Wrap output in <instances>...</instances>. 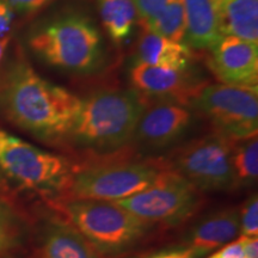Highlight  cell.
<instances>
[{
  "label": "cell",
  "mask_w": 258,
  "mask_h": 258,
  "mask_svg": "<svg viewBox=\"0 0 258 258\" xmlns=\"http://www.w3.org/2000/svg\"><path fill=\"white\" fill-rule=\"evenodd\" d=\"M0 98L12 123L49 144L67 140L80 105V98L42 78L23 60L10 67Z\"/></svg>",
  "instance_id": "obj_1"
},
{
  "label": "cell",
  "mask_w": 258,
  "mask_h": 258,
  "mask_svg": "<svg viewBox=\"0 0 258 258\" xmlns=\"http://www.w3.org/2000/svg\"><path fill=\"white\" fill-rule=\"evenodd\" d=\"M146 105L134 89L92 93L80 99L66 141L91 152L120 150L133 140Z\"/></svg>",
  "instance_id": "obj_2"
},
{
  "label": "cell",
  "mask_w": 258,
  "mask_h": 258,
  "mask_svg": "<svg viewBox=\"0 0 258 258\" xmlns=\"http://www.w3.org/2000/svg\"><path fill=\"white\" fill-rule=\"evenodd\" d=\"M29 46L47 63L72 73H91L103 59L99 30L79 14L63 15L36 29Z\"/></svg>",
  "instance_id": "obj_3"
},
{
  "label": "cell",
  "mask_w": 258,
  "mask_h": 258,
  "mask_svg": "<svg viewBox=\"0 0 258 258\" xmlns=\"http://www.w3.org/2000/svg\"><path fill=\"white\" fill-rule=\"evenodd\" d=\"M57 209L102 254H117L137 245L152 225L116 202L98 200H61Z\"/></svg>",
  "instance_id": "obj_4"
},
{
  "label": "cell",
  "mask_w": 258,
  "mask_h": 258,
  "mask_svg": "<svg viewBox=\"0 0 258 258\" xmlns=\"http://www.w3.org/2000/svg\"><path fill=\"white\" fill-rule=\"evenodd\" d=\"M0 170L22 188L61 196L76 167L67 158L41 150L0 129Z\"/></svg>",
  "instance_id": "obj_5"
},
{
  "label": "cell",
  "mask_w": 258,
  "mask_h": 258,
  "mask_svg": "<svg viewBox=\"0 0 258 258\" xmlns=\"http://www.w3.org/2000/svg\"><path fill=\"white\" fill-rule=\"evenodd\" d=\"M161 170L160 164L133 161L96 164L76 169L60 198L120 201L152 185Z\"/></svg>",
  "instance_id": "obj_6"
},
{
  "label": "cell",
  "mask_w": 258,
  "mask_h": 258,
  "mask_svg": "<svg viewBox=\"0 0 258 258\" xmlns=\"http://www.w3.org/2000/svg\"><path fill=\"white\" fill-rule=\"evenodd\" d=\"M116 203L147 224L173 227L198 212L202 195L184 177L163 167L152 185Z\"/></svg>",
  "instance_id": "obj_7"
},
{
  "label": "cell",
  "mask_w": 258,
  "mask_h": 258,
  "mask_svg": "<svg viewBox=\"0 0 258 258\" xmlns=\"http://www.w3.org/2000/svg\"><path fill=\"white\" fill-rule=\"evenodd\" d=\"M234 141L214 133L179 147L170 160L159 163L179 173L200 191H226L235 188L232 148Z\"/></svg>",
  "instance_id": "obj_8"
},
{
  "label": "cell",
  "mask_w": 258,
  "mask_h": 258,
  "mask_svg": "<svg viewBox=\"0 0 258 258\" xmlns=\"http://www.w3.org/2000/svg\"><path fill=\"white\" fill-rule=\"evenodd\" d=\"M191 106L209 121L214 133L239 141L258 131V86L213 84L200 90Z\"/></svg>",
  "instance_id": "obj_9"
},
{
  "label": "cell",
  "mask_w": 258,
  "mask_h": 258,
  "mask_svg": "<svg viewBox=\"0 0 258 258\" xmlns=\"http://www.w3.org/2000/svg\"><path fill=\"white\" fill-rule=\"evenodd\" d=\"M134 90L145 99L173 102L191 106L192 99L203 86L186 69L150 66L137 62L131 70Z\"/></svg>",
  "instance_id": "obj_10"
},
{
  "label": "cell",
  "mask_w": 258,
  "mask_h": 258,
  "mask_svg": "<svg viewBox=\"0 0 258 258\" xmlns=\"http://www.w3.org/2000/svg\"><path fill=\"white\" fill-rule=\"evenodd\" d=\"M192 118L190 106L178 103L157 102L148 108L146 105L133 140L147 150H164L184 137Z\"/></svg>",
  "instance_id": "obj_11"
},
{
  "label": "cell",
  "mask_w": 258,
  "mask_h": 258,
  "mask_svg": "<svg viewBox=\"0 0 258 258\" xmlns=\"http://www.w3.org/2000/svg\"><path fill=\"white\" fill-rule=\"evenodd\" d=\"M208 63L221 84L258 86V44L234 36H221L211 48Z\"/></svg>",
  "instance_id": "obj_12"
},
{
  "label": "cell",
  "mask_w": 258,
  "mask_h": 258,
  "mask_svg": "<svg viewBox=\"0 0 258 258\" xmlns=\"http://www.w3.org/2000/svg\"><path fill=\"white\" fill-rule=\"evenodd\" d=\"M239 234V209L228 208L213 213L192 228L186 245L203 257L231 243Z\"/></svg>",
  "instance_id": "obj_13"
},
{
  "label": "cell",
  "mask_w": 258,
  "mask_h": 258,
  "mask_svg": "<svg viewBox=\"0 0 258 258\" xmlns=\"http://www.w3.org/2000/svg\"><path fill=\"white\" fill-rule=\"evenodd\" d=\"M221 36L258 44V0H214Z\"/></svg>",
  "instance_id": "obj_14"
},
{
  "label": "cell",
  "mask_w": 258,
  "mask_h": 258,
  "mask_svg": "<svg viewBox=\"0 0 258 258\" xmlns=\"http://www.w3.org/2000/svg\"><path fill=\"white\" fill-rule=\"evenodd\" d=\"M188 47L211 49L220 40L214 0H183Z\"/></svg>",
  "instance_id": "obj_15"
},
{
  "label": "cell",
  "mask_w": 258,
  "mask_h": 258,
  "mask_svg": "<svg viewBox=\"0 0 258 258\" xmlns=\"http://www.w3.org/2000/svg\"><path fill=\"white\" fill-rule=\"evenodd\" d=\"M137 57V62L150 66L186 69L191 59V53L185 43L172 41L146 28H141Z\"/></svg>",
  "instance_id": "obj_16"
},
{
  "label": "cell",
  "mask_w": 258,
  "mask_h": 258,
  "mask_svg": "<svg viewBox=\"0 0 258 258\" xmlns=\"http://www.w3.org/2000/svg\"><path fill=\"white\" fill-rule=\"evenodd\" d=\"M43 258H102L91 244L67 222H54L47 228Z\"/></svg>",
  "instance_id": "obj_17"
},
{
  "label": "cell",
  "mask_w": 258,
  "mask_h": 258,
  "mask_svg": "<svg viewBox=\"0 0 258 258\" xmlns=\"http://www.w3.org/2000/svg\"><path fill=\"white\" fill-rule=\"evenodd\" d=\"M102 24L115 43H122L131 36L137 22L133 0H98Z\"/></svg>",
  "instance_id": "obj_18"
},
{
  "label": "cell",
  "mask_w": 258,
  "mask_h": 258,
  "mask_svg": "<svg viewBox=\"0 0 258 258\" xmlns=\"http://www.w3.org/2000/svg\"><path fill=\"white\" fill-rule=\"evenodd\" d=\"M235 188L256 184L258 177V140L257 135L234 141L232 148Z\"/></svg>",
  "instance_id": "obj_19"
},
{
  "label": "cell",
  "mask_w": 258,
  "mask_h": 258,
  "mask_svg": "<svg viewBox=\"0 0 258 258\" xmlns=\"http://www.w3.org/2000/svg\"><path fill=\"white\" fill-rule=\"evenodd\" d=\"M141 28L170 40L184 43L185 16L183 0H167L165 6L154 19Z\"/></svg>",
  "instance_id": "obj_20"
},
{
  "label": "cell",
  "mask_w": 258,
  "mask_h": 258,
  "mask_svg": "<svg viewBox=\"0 0 258 258\" xmlns=\"http://www.w3.org/2000/svg\"><path fill=\"white\" fill-rule=\"evenodd\" d=\"M21 237V225L15 213L0 201V254L11 250Z\"/></svg>",
  "instance_id": "obj_21"
},
{
  "label": "cell",
  "mask_w": 258,
  "mask_h": 258,
  "mask_svg": "<svg viewBox=\"0 0 258 258\" xmlns=\"http://www.w3.org/2000/svg\"><path fill=\"white\" fill-rule=\"evenodd\" d=\"M239 234L244 237H257L258 234V198L250 196L239 211Z\"/></svg>",
  "instance_id": "obj_22"
},
{
  "label": "cell",
  "mask_w": 258,
  "mask_h": 258,
  "mask_svg": "<svg viewBox=\"0 0 258 258\" xmlns=\"http://www.w3.org/2000/svg\"><path fill=\"white\" fill-rule=\"evenodd\" d=\"M167 0H133L141 27L150 23L165 6Z\"/></svg>",
  "instance_id": "obj_23"
},
{
  "label": "cell",
  "mask_w": 258,
  "mask_h": 258,
  "mask_svg": "<svg viewBox=\"0 0 258 258\" xmlns=\"http://www.w3.org/2000/svg\"><path fill=\"white\" fill-rule=\"evenodd\" d=\"M203 256L199 251H196L189 245H182V246L170 247V249H164L153 253L143 254L135 258H202Z\"/></svg>",
  "instance_id": "obj_24"
},
{
  "label": "cell",
  "mask_w": 258,
  "mask_h": 258,
  "mask_svg": "<svg viewBox=\"0 0 258 258\" xmlns=\"http://www.w3.org/2000/svg\"><path fill=\"white\" fill-rule=\"evenodd\" d=\"M14 11L21 15L31 16L40 12L51 3V0H9Z\"/></svg>",
  "instance_id": "obj_25"
},
{
  "label": "cell",
  "mask_w": 258,
  "mask_h": 258,
  "mask_svg": "<svg viewBox=\"0 0 258 258\" xmlns=\"http://www.w3.org/2000/svg\"><path fill=\"white\" fill-rule=\"evenodd\" d=\"M246 238L240 235L235 241L224 245L220 250H218L209 258H245V244Z\"/></svg>",
  "instance_id": "obj_26"
},
{
  "label": "cell",
  "mask_w": 258,
  "mask_h": 258,
  "mask_svg": "<svg viewBox=\"0 0 258 258\" xmlns=\"http://www.w3.org/2000/svg\"><path fill=\"white\" fill-rule=\"evenodd\" d=\"M15 11L9 0H0V38L8 35L14 21Z\"/></svg>",
  "instance_id": "obj_27"
},
{
  "label": "cell",
  "mask_w": 258,
  "mask_h": 258,
  "mask_svg": "<svg viewBox=\"0 0 258 258\" xmlns=\"http://www.w3.org/2000/svg\"><path fill=\"white\" fill-rule=\"evenodd\" d=\"M245 258H258L257 237H247L245 244Z\"/></svg>",
  "instance_id": "obj_28"
},
{
  "label": "cell",
  "mask_w": 258,
  "mask_h": 258,
  "mask_svg": "<svg viewBox=\"0 0 258 258\" xmlns=\"http://www.w3.org/2000/svg\"><path fill=\"white\" fill-rule=\"evenodd\" d=\"M9 42H10V36L6 35V36L0 38V60L3 59V55H4L6 48L9 46Z\"/></svg>",
  "instance_id": "obj_29"
}]
</instances>
